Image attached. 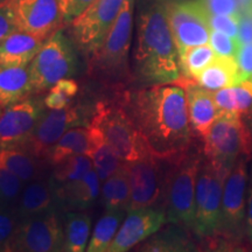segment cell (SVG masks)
Wrapping results in <instances>:
<instances>
[{
    "label": "cell",
    "instance_id": "cell-1",
    "mask_svg": "<svg viewBox=\"0 0 252 252\" xmlns=\"http://www.w3.org/2000/svg\"><path fill=\"white\" fill-rule=\"evenodd\" d=\"M127 106L141 138L153 156L174 161L191 147L184 87L157 84L127 94Z\"/></svg>",
    "mask_w": 252,
    "mask_h": 252
},
{
    "label": "cell",
    "instance_id": "cell-2",
    "mask_svg": "<svg viewBox=\"0 0 252 252\" xmlns=\"http://www.w3.org/2000/svg\"><path fill=\"white\" fill-rule=\"evenodd\" d=\"M133 63L134 77L147 86L180 80L179 53L163 0H141Z\"/></svg>",
    "mask_w": 252,
    "mask_h": 252
},
{
    "label": "cell",
    "instance_id": "cell-3",
    "mask_svg": "<svg viewBox=\"0 0 252 252\" xmlns=\"http://www.w3.org/2000/svg\"><path fill=\"white\" fill-rule=\"evenodd\" d=\"M126 96L127 93H123L118 94V99L97 102L90 125L99 128L104 139L123 162H130L152 153L132 118Z\"/></svg>",
    "mask_w": 252,
    "mask_h": 252
},
{
    "label": "cell",
    "instance_id": "cell-4",
    "mask_svg": "<svg viewBox=\"0 0 252 252\" xmlns=\"http://www.w3.org/2000/svg\"><path fill=\"white\" fill-rule=\"evenodd\" d=\"M135 0H124L111 30L103 43L90 55L91 76L109 87H119L128 77L127 59L130 52Z\"/></svg>",
    "mask_w": 252,
    "mask_h": 252
},
{
    "label": "cell",
    "instance_id": "cell-5",
    "mask_svg": "<svg viewBox=\"0 0 252 252\" xmlns=\"http://www.w3.org/2000/svg\"><path fill=\"white\" fill-rule=\"evenodd\" d=\"M203 156L190 147L184 156L169 161L162 210L166 220L193 230L195 220V188Z\"/></svg>",
    "mask_w": 252,
    "mask_h": 252
},
{
    "label": "cell",
    "instance_id": "cell-6",
    "mask_svg": "<svg viewBox=\"0 0 252 252\" xmlns=\"http://www.w3.org/2000/svg\"><path fill=\"white\" fill-rule=\"evenodd\" d=\"M250 157L239 158L232 167L223 185L222 206H220V226L215 237L210 241L214 248L220 250H237L243 247L245 234V216H247V189H248V162ZM210 245V247H212Z\"/></svg>",
    "mask_w": 252,
    "mask_h": 252
},
{
    "label": "cell",
    "instance_id": "cell-7",
    "mask_svg": "<svg viewBox=\"0 0 252 252\" xmlns=\"http://www.w3.org/2000/svg\"><path fill=\"white\" fill-rule=\"evenodd\" d=\"M250 126L236 113H220L206 137L203 156L217 171L228 176L239 158L251 157Z\"/></svg>",
    "mask_w": 252,
    "mask_h": 252
},
{
    "label": "cell",
    "instance_id": "cell-8",
    "mask_svg": "<svg viewBox=\"0 0 252 252\" xmlns=\"http://www.w3.org/2000/svg\"><path fill=\"white\" fill-rule=\"evenodd\" d=\"M76 54L61 28L45 41L39 53L28 65L33 93H42L62 78L76 71Z\"/></svg>",
    "mask_w": 252,
    "mask_h": 252
},
{
    "label": "cell",
    "instance_id": "cell-9",
    "mask_svg": "<svg viewBox=\"0 0 252 252\" xmlns=\"http://www.w3.org/2000/svg\"><path fill=\"white\" fill-rule=\"evenodd\" d=\"M94 110L81 104H69L63 109H49L43 112L24 150L37 159L49 158L53 147L65 132L91 122Z\"/></svg>",
    "mask_w": 252,
    "mask_h": 252
},
{
    "label": "cell",
    "instance_id": "cell-10",
    "mask_svg": "<svg viewBox=\"0 0 252 252\" xmlns=\"http://www.w3.org/2000/svg\"><path fill=\"white\" fill-rule=\"evenodd\" d=\"M226 175L222 174L203 156L195 188V220L193 231L200 238L213 239L220 220L222 193Z\"/></svg>",
    "mask_w": 252,
    "mask_h": 252
},
{
    "label": "cell",
    "instance_id": "cell-11",
    "mask_svg": "<svg viewBox=\"0 0 252 252\" xmlns=\"http://www.w3.org/2000/svg\"><path fill=\"white\" fill-rule=\"evenodd\" d=\"M168 160L147 154L141 159L125 162L130 181V209L157 207L162 209Z\"/></svg>",
    "mask_w": 252,
    "mask_h": 252
},
{
    "label": "cell",
    "instance_id": "cell-12",
    "mask_svg": "<svg viewBox=\"0 0 252 252\" xmlns=\"http://www.w3.org/2000/svg\"><path fill=\"white\" fill-rule=\"evenodd\" d=\"M165 5L179 55L190 47L209 43V13L200 0H175Z\"/></svg>",
    "mask_w": 252,
    "mask_h": 252
},
{
    "label": "cell",
    "instance_id": "cell-13",
    "mask_svg": "<svg viewBox=\"0 0 252 252\" xmlns=\"http://www.w3.org/2000/svg\"><path fill=\"white\" fill-rule=\"evenodd\" d=\"M124 0H93L70 23L74 42L84 54L93 55L117 19Z\"/></svg>",
    "mask_w": 252,
    "mask_h": 252
},
{
    "label": "cell",
    "instance_id": "cell-14",
    "mask_svg": "<svg viewBox=\"0 0 252 252\" xmlns=\"http://www.w3.org/2000/svg\"><path fill=\"white\" fill-rule=\"evenodd\" d=\"M64 226L52 209L40 215L20 220L8 251L52 252L63 251Z\"/></svg>",
    "mask_w": 252,
    "mask_h": 252
},
{
    "label": "cell",
    "instance_id": "cell-15",
    "mask_svg": "<svg viewBox=\"0 0 252 252\" xmlns=\"http://www.w3.org/2000/svg\"><path fill=\"white\" fill-rule=\"evenodd\" d=\"M46 109L43 99L34 97L7 106L0 115V149H24Z\"/></svg>",
    "mask_w": 252,
    "mask_h": 252
},
{
    "label": "cell",
    "instance_id": "cell-16",
    "mask_svg": "<svg viewBox=\"0 0 252 252\" xmlns=\"http://www.w3.org/2000/svg\"><path fill=\"white\" fill-rule=\"evenodd\" d=\"M18 31L47 40L64 25L59 0H11Z\"/></svg>",
    "mask_w": 252,
    "mask_h": 252
},
{
    "label": "cell",
    "instance_id": "cell-17",
    "mask_svg": "<svg viewBox=\"0 0 252 252\" xmlns=\"http://www.w3.org/2000/svg\"><path fill=\"white\" fill-rule=\"evenodd\" d=\"M167 222L161 208L145 207L127 210L108 252H125L156 234Z\"/></svg>",
    "mask_w": 252,
    "mask_h": 252
},
{
    "label": "cell",
    "instance_id": "cell-18",
    "mask_svg": "<svg viewBox=\"0 0 252 252\" xmlns=\"http://www.w3.org/2000/svg\"><path fill=\"white\" fill-rule=\"evenodd\" d=\"M176 83L181 84L185 89L191 132L203 139L220 116V110L214 99V94L212 91L204 89L194 80H182L180 77Z\"/></svg>",
    "mask_w": 252,
    "mask_h": 252
},
{
    "label": "cell",
    "instance_id": "cell-19",
    "mask_svg": "<svg viewBox=\"0 0 252 252\" xmlns=\"http://www.w3.org/2000/svg\"><path fill=\"white\" fill-rule=\"evenodd\" d=\"M45 41L26 32H13L0 41V65L28 67Z\"/></svg>",
    "mask_w": 252,
    "mask_h": 252
},
{
    "label": "cell",
    "instance_id": "cell-20",
    "mask_svg": "<svg viewBox=\"0 0 252 252\" xmlns=\"http://www.w3.org/2000/svg\"><path fill=\"white\" fill-rule=\"evenodd\" d=\"M56 206L58 200L50 181L39 178L25 185L15 213L20 220H24L56 209Z\"/></svg>",
    "mask_w": 252,
    "mask_h": 252
},
{
    "label": "cell",
    "instance_id": "cell-21",
    "mask_svg": "<svg viewBox=\"0 0 252 252\" xmlns=\"http://www.w3.org/2000/svg\"><path fill=\"white\" fill-rule=\"evenodd\" d=\"M99 178L93 167L83 178L56 194L58 204H63L69 209H88L96 202L99 195Z\"/></svg>",
    "mask_w": 252,
    "mask_h": 252
},
{
    "label": "cell",
    "instance_id": "cell-22",
    "mask_svg": "<svg viewBox=\"0 0 252 252\" xmlns=\"http://www.w3.org/2000/svg\"><path fill=\"white\" fill-rule=\"evenodd\" d=\"M32 91L28 67L0 65V109L26 98Z\"/></svg>",
    "mask_w": 252,
    "mask_h": 252
},
{
    "label": "cell",
    "instance_id": "cell-23",
    "mask_svg": "<svg viewBox=\"0 0 252 252\" xmlns=\"http://www.w3.org/2000/svg\"><path fill=\"white\" fill-rule=\"evenodd\" d=\"M94 143V126L74 127L65 132L53 147L49 159L53 165H58L67 158L87 154L89 156Z\"/></svg>",
    "mask_w": 252,
    "mask_h": 252
},
{
    "label": "cell",
    "instance_id": "cell-24",
    "mask_svg": "<svg viewBox=\"0 0 252 252\" xmlns=\"http://www.w3.org/2000/svg\"><path fill=\"white\" fill-rule=\"evenodd\" d=\"M195 81L212 93L237 84L238 67L236 58L216 56L214 61L200 72Z\"/></svg>",
    "mask_w": 252,
    "mask_h": 252
},
{
    "label": "cell",
    "instance_id": "cell-25",
    "mask_svg": "<svg viewBox=\"0 0 252 252\" xmlns=\"http://www.w3.org/2000/svg\"><path fill=\"white\" fill-rule=\"evenodd\" d=\"M220 113L243 116L252 108V80H244L234 86L213 93Z\"/></svg>",
    "mask_w": 252,
    "mask_h": 252
},
{
    "label": "cell",
    "instance_id": "cell-26",
    "mask_svg": "<svg viewBox=\"0 0 252 252\" xmlns=\"http://www.w3.org/2000/svg\"><path fill=\"white\" fill-rule=\"evenodd\" d=\"M130 198V181H128L127 171H126L124 162L121 168L102 182L100 200L106 210H128Z\"/></svg>",
    "mask_w": 252,
    "mask_h": 252
},
{
    "label": "cell",
    "instance_id": "cell-27",
    "mask_svg": "<svg viewBox=\"0 0 252 252\" xmlns=\"http://www.w3.org/2000/svg\"><path fill=\"white\" fill-rule=\"evenodd\" d=\"M94 167L93 159L87 154H78L67 158L58 165H55L54 174L52 176L50 184L56 194L70 187L72 184L80 180L86 175L88 171Z\"/></svg>",
    "mask_w": 252,
    "mask_h": 252
},
{
    "label": "cell",
    "instance_id": "cell-28",
    "mask_svg": "<svg viewBox=\"0 0 252 252\" xmlns=\"http://www.w3.org/2000/svg\"><path fill=\"white\" fill-rule=\"evenodd\" d=\"M127 210H106L94 225L90 242L88 243V252H106L117 235L124 220Z\"/></svg>",
    "mask_w": 252,
    "mask_h": 252
},
{
    "label": "cell",
    "instance_id": "cell-29",
    "mask_svg": "<svg viewBox=\"0 0 252 252\" xmlns=\"http://www.w3.org/2000/svg\"><path fill=\"white\" fill-rule=\"evenodd\" d=\"M37 158L24 149H0V163L9 169L24 184L41 178Z\"/></svg>",
    "mask_w": 252,
    "mask_h": 252
},
{
    "label": "cell",
    "instance_id": "cell-30",
    "mask_svg": "<svg viewBox=\"0 0 252 252\" xmlns=\"http://www.w3.org/2000/svg\"><path fill=\"white\" fill-rule=\"evenodd\" d=\"M63 251L82 252L87 250L91 231V219L86 213L70 212L64 219Z\"/></svg>",
    "mask_w": 252,
    "mask_h": 252
},
{
    "label": "cell",
    "instance_id": "cell-31",
    "mask_svg": "<svg viewBox=\"0 0 252 252\" xmlns=\"http://www.w3.org/2000/svg\"><path fill=\"white\" fill-rule=\"evenodd\" d=\"M89 157L93 159L94 168L98 175L100 184L124 165V162L111 150V147L104 139L102 132L96 126H94V143Z\"/></svg>",
    "mask_w": 252,
    "mask_h": 252
},
{
    "label": "cell",
    "instance_id": "cell-32",
    "mask_svg": "<svg viewBox=\"0 0 252 252\" xmlns=\"http://www.w3.org/2000/svg\"><path fill=\"white\" fill-rule=\"evenodd\" d=\"M216 56L209 43L186 49L182 54L179 55V65L182 76L195 81L200 72L208 67Z\"/></svg>",
    "mask_w": 252,
    "mask_h": 252
},
{
    "label": "cell",
    "instance_id": "cell-33",
    "mask_svg": "<svg viewBox=\"0 0 252 252\" xmlns=\"http://www.w3.org/2000/svg\"><path fill=\"white\" fill-rule=\"evenodd\" d=\"M185 226L169 228L160 235L154 236L146 244L143 245L144 251H191L195 245L187 234L184 231Z\"/></svg>",
    "mask_w": 252,
    "mask_h": 252
},
{
    "label": "cell",
    "instance_id": "cell-34",
    "mask_svg": "<svg viewBox=\"0 0 252 252\" xmlns=\"http://www.w3.org/2000/svg\"><path fill=\"white\" fill-rule=\"evenodd\" d=\"M25 185L14 173L0 163V207L17 209Z\"/></svg>",
    "mask_w": 252,
    "mask_h": 252
},
{
    "label": "cell",
    "instance_id": "cell-35",
    "mask_svg": "<svg viewBox=\"0 0 252 252\" xmlns=\"http://www.w3.org/2000/svg\"><path fill=\"white\" fill-rule=\"evenodd\" d=\"M19 223L15 210L0 207V251H8Z\"/></svg>",
    "mask_w": 252,
    "mask_h": 252
},
{
    "label": "cell",
    "instance_id": "cell-36",
    "mask_svg": "<svg viewBox=\"0 0 252 252\" xmlns=\"http://www.w3.org/2000/svg\"><path fill=\"white\" fill-rule=\"evenodd\" d=\"M209 45L212 46L217 56H224V58H236L239 48L237 40L217 31L210 32Z\"/></svg>",
    "mask_w": 252,
    "mask_h": 252
},
{
    "label": "cell",
    "instance_id": "cell-37",
    "mask_svg": "<svg viewBox=\"0 0 252 252\" xmlns=\"http://www.w3.org/2000/svg\"><path fill=\"white\" fill-rule=\"evenodd\" d=\"M241 14H209V26L212 31L222 32L237 39Z\"/></svg>",
    "mask_w": 252,
    "mask_h": 252
},
{
    "label": "cell",
    "instance_id": "cell-38",
    "mask_svg": "<svg viewBox=\"0 0 252 252\" xmlns=\"http://www.w3.org/2000/svg\"><path fill=\"white\" fill-rule=\"evenodd\" d=\"M236 62L238 67V83L244 80H252V42L239 46Z\"/></svg>",
    "mask_w": 252,
    "mask_h": 252
},
{
    "label": "cell",
    "instance_id": "cell-39",
    "mask_svg": "<svg viewBox=\"0 0 252 252\" xmlns=\"http://www.w3.org/2000/svg\"><path fill=\"white\" fill-rule=\"evenodd\" d=\"M18 31L11 0H0V41Z\"/></svg>",
    "mask_w": 252,
    "mask_h": 252
},
{
    "label": "cell",
    "instance_id": "cell-40",
    "mask_svg": "<svg viewBox=\"0 0 252 252\" xmlns=\"http://www.w3.org/2000/svg\"><path fill=\"white\" fill-rule=\"evenodd\" d=\"M91 2L93 0H59L64 24H70Z\"/></svg>",
    "mask_w": 252,
    "mask_h": 252
},
{
    "label": "cell",
    "instance_id": "cell-41",
    "mask_svg": "<svg viewBox=\"0 0 252 252\" xmlns=\"http://www.w3.org/2000/svg\"><path fill=\"white\" fill-rule=\"evenodd\" d=\"M209 14H241L237 0H200Z\"/></svg>",
    "mask_w": 252,
    "mask_h": 252
},
{
    "label": "cell",
    "instance_id": "cell-42",
    "mask_svg": "<svg viewBox=\"0 0 252 252\" xmlns=\"http://www.w3.org/2000/svg\"><path fill=\"white\" fill-rule=\"evenodd\" d=\"M71 97H69L63 91L59 90L55 87H52L43 102H45L47 109H63L71 103Z\"/></svg>",
    "mask_w": 252,
    "mask_h": 252
},
{
    "label": "cell",
    "instance_id": "cell-43",
    "mask_svg": "<svg viewBox=\"0 0 252 252\" xmlns=\"http://www.w3.org/2000/svg\"><path fill=\"white\" fill-rule=\"evenodd\" d=\"M245 234L249 244L252 245V165L249 173L247 189V216H245Z\"/></svg>",
    "mask_w": 252,
    "mask_h": 252
},
{
    "label": "cell",
    "instance_id": "cell-44",
    "mask_svg": "<svg viewBox=\"0 0 252 252\" xmlns=\"http://www.w3.org/2000/svg\"><path fill=\"white\" fill-rule=\"evenodd\" d=\"M241 14L252 13V0H237Z\"/></svg>",
    "mask_w": 252,
    "mask_h": 252
},
{
    "label": "cell",
    "instance_id": "cell-45",
    "mask_svg": "<svg viewBox=\"0 0 252 252\" xmlns=\"http://www.w3.org/2000/svg\"><path fill=\"white\" fill-rule=\"evenodd\" d=\"M247 119L249 122V126H250V128L252 130V108L250 109V111L247 113Z\"/></svg>",
    "mask_w": 252,
    "mask_h": 252
},
{
    "label": "cell",
    "instance_id": "cell-46",
    "mask_svg": "<svg viewBox=\"0 0 252 252\" xmlns=\"http://www.w3.org/2000/svg\"><path fill=\"white\" fill-rule=\"evenodd\" d=\"M1 112H2V111H1V109H0V115H1Z\"/></svg>",
    "mask_w": 252,
    "mask_h": 252
}]
</instances>
